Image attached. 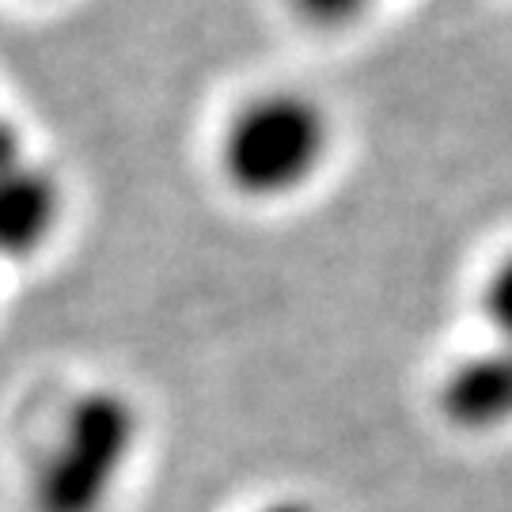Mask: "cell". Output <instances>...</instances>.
<instances>
[{"label": "cell", "mask_w": 512, "mask_h": 512, "mask_svg": "<svg viewBox=\"0 0 512 512\" xmlns=\"http://www.w3.org/2000/svg\"><path fill=\"white\" fill-rule=\"evenodd\" d=\"M141 440L137 403L118 387L76 395L31 478L35 512H103Z\"/></svg>", "instance_id": "obj_1"}, {"label": "cell", "mask_w": 512, "mask_h": 512, "mask_svg": "<svg viewBox=\"0 0 512 512\" xmlns=\"http://www.w3.org/2000/svg\"><path fill=\"white\" fill-rule=\"evenodd\" d=\"M330 152V118L304 92L251 95L220 133V171L228 186L274 202L308 186Z\"/></svg>", "instance_id": "obj_2"}, {"label": "cell", "mask_w": 512, "mask_h": 512, "mask_svg": "<svg viewBox=\"0 0 512 512\" xmlns=\"http://www.w3.org/2000/svg\"><path fill=\"white\" fill-rule=\"evenodd\" d=\"M65 213L61 186L46 167L19 156L0 167V258L38 255Z\"/></svg>", "instance_id": "obj_3"}, {"label": "cell", "mask_w": 512, "mask_h": 512, "mask_svg": "<svg viewBox=\"0 0 512 512\" xmlns=\"http://www.w3.org/2000/svg\"><path fill=\"white\" fill-rule=\"evenodd\" d=\"M440 410L459 429L486 433L512 421V346L497 342L494 349L467 357L440 384Z\"/></svg>", "instance_id": "obj_4"}, {"label": "cell", "mask_w": 512, "mask_h": 512, "mask_svg": "<svg viewBox=\"0 0 512 512\" xmlns=\"http://www.w3.org/2000/svg\"><path fill=\"white\" fill-rule=\"evenodd\" d=\"M482 311L486 323L497 330V342L512 346V255L497 262V270L490 274L486 289H482Z\"/></svg>", "instance_id": "obj_5"}, {"label": "cell", "mask_w": 512, "mask_h": 512, "mask_svg": "<svg viewBox=\"0 0 512 512\" xmlns=\"http://www.w3.org/2000/svg\"><path fill=\"white\" fill-rule=\"evenodd\" d=\"M289 4L296 8V16L308 19L311 27H327V31L357 23L372 8V0H289Z\"/></svg>", "instance_id": "obj_6"}, {"label": "cell", "mask_w": 512, "mask_h": 512, "mask_svg": "<svg viewBox=\"0 0 512 512\" xmlns=\"http://www.w3.org/2000/svg\"><path fill=\"white\" fill-rule=\"evenodd\" d=\"M19 156H23V145H19L16 126L0 118V167H4V164H12V160H19Z\"/></svg>", "instance_id": "obj_7"}, {"label": "cell", "mask_w": 512, "mask_h": 512, "mask_svg": "<svg viewBox=\"0 0 512 512\" xmlns=\"http://www.w3.org/2000/svg\"><path fill=\"white\" fill-rule=\"evenodd\" d=\"M262 512H311V509L300 505V501H277V505H266Z\"/></svg>", "instance_id": "obj_8"}]
</instances>
